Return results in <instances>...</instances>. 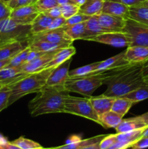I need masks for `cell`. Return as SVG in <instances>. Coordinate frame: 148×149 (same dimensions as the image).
<instances>
[{"label": "cell", "instance_id": "22", "mask_svg": "<svg viewBox=\"0 0 148 149\" xmlns=\"http://www.w3.org/2000/svg\"><path fill=\"white\" fill-rule=\"evenodd\" d=\"M75 52H76L75 48L73 47L72 45L59 49L55 55L53 59L46 65V68H55V67L57 66L59 64L62 63L69 58H72L75 55Z\"/></svg>", "mask_w": 148, "mask_h": 149}, {"label": "cell", "instance_id": "5", "mask_svg": "<svg viewBox=\"0 0 148 149\" xmlns=\"http://www.w3.org/2000/svg\"><path fill=\"white\" fill-rule=\"evenodd\" d=\"M31 35L30 26L18 24L10 17L0 20V45L15 42H28Z\"/></svg>", "mask_w": 148, "mask_h": 149}, {"label": "cell", "instance_id": "29", "mask_svg": "<svg viewBox=\"0 0 148 149\" xmlns=\"http://www.w3.org/2000/svg\"><path fill=\"white\" fill-rule=\"evenodd\" d=\"M122 119H123V117L119 116L118 113H115L113 111H110L100 116V125L106 129H108V128L115 129L120 123Z\"/></svg>", "mask_w": 148, "mask_h": 149}, {"label": "cell", "instance_id": "16", "mask_svg": "<svg viewBox=\"0 0 148 149\" xmlns=\"http://www.w3.org/2000/svg\"><path fill=\"white\" fill-rule=\"evenodd\" d=\"M115 98L116 97L106 96L102 94L95 97L91 96L89 97V100L94 111L100 118L102 115L111 111L112 106Z\"/></svg>", "mask_w": 148, "mask_h": 149}, {"label": "cell", "instance_id": "59", "mask_svg": "<svg viewBox=\"0 0 148 149\" xmlns=\"http://www.w3.org/2000/svg\"><path fill=\"white\" fill-rule=\"evenodd\" d=\"M36 149H47V148H43V147H41V148H36Z\"/></svg>", "mask_w": 148, "mask_h": 149}, {"label": "cell", "instance_id": "8", "mask_svg": "<svg viewBox=\"0 0 148 149\" xmlns=\"http://www.w3.org/2000/svg\"><path fill=\"white\" fill-rule=\"evenodd\" d=\"M32 40L46 41L52 43L62 45L66 47L71 46L73 42V41L65 33V29L62 27L53 30L46 31L36 35H31L28 42Z\"/></svg>", "mask_w": 148, "mask_h": 149}, {"label": "cell", "instance_id": "47", "mask_svg": "<svg viewBox=\"0 0 148 149\" xmlns=\"http://www.w3.org/2000/svg\"><path fill=\"white\" fill-rule=\"evenodd\" d=\"M110 1H118V2L122 3L128 7H133V6L142 5L147 0H110Z\"/></svg>", "mask_w": 148, "mask_h": 149}, {"label": "cell", "instance_id": "57", "mask_svg": "<svg viewBox=\"0 0 148 149\" xmlns=\"http://www.w3.org/2000/svg\"><path fill=\"white\" fill-rule=\"evenodd\" d=\"M142 5H144V6H146V7H148V0H147V1H145V2L143 3V4H142Z\"/></svg>", "mask_w": 148, "mask_h": 149}, {"label": "cell", "instance_id": "12", "mask_svg": "<svg viewBox=\"0 0 148 149\" xmlns=\"http://www.w3.org/2000/svg\"><path fill=\"white\" fill-rule=\"evenodd\" d=\"M129 61L126 60V55H125V51L122 52L112 58H108L105 61H100L99 65H97V69L89 75H95L100 73L104 72V71H110V70L117 69L119 68H123L126 65H130ZM88 75V76H89Z\"/></svg>", "mask_w": 148, "mask_h": 149}, {"label": "cell", "instance_id": "36", "mask_svg": "<svg viewBox=\"0 0 148 149\" xmlns=\"http://www.w3.org/2000/svg\"><path fill=\"white\" fill-rule=\"evenodd\" d=\"M62 11V16L65 19L72 17L79 12L80 7L75 4H67L59 6Z\"/></svg>", "mask_w": 148, "mask_h": 149}, {"label": "cell", "instance_id": "43", "mask_svg": "<svg viewBox=\"0 0 148 149\" xmlns=\"http://www.w3.org/2000/svg\"><path fill=\"white\" fill-rule=\"evenodd\" d=\"M131 149H145L148 148V137H141L135 141L131 146Z\"/></svg>", "mask_w": 148, "mask_h": 149}, {"label": "cell", "instance_id": "52", "mask_svg": "<svg viewBox=\"0 0 148 149\" xmlns=\"http://www.w3.org/2000/svg\"><path fill=\"white\" fill-rule=\"evenodd\" d=\"M11 59H8V60H5V61H0V70L2 69V68H4L7 65H8V64L10 63Z\"/></svg>", "mask_w": 148, "mask_h": 149}, {"label": "cell", "instance_id": "15", "mask_svg": "<svg viewBox=\"0 0 148 149\" xmlns=\"http://www.w3.org/2000/svg\"><path fill=\"white\" fill-rule=\"evenodd\" d=\"M126 58L131 64H144L148 61V47L130 46L125 50Z\"/></svg>", "mask_w": 148, "mask_h": 149}, {"label": "cell", "instance_id": "50", "mask_svg": "<svg viewBox=\"0 0 148 149\" xmlns=\"http://www.w3.org/2000/svg\"><path fill=\"white\" fill-rule=\"evenodd\" d=\"M100 143H97L91 144V145L87 146H85V147H83V148H81V149H100Z\"/></svg>", "mask_w": 148, "mask_h": 149}, {"label": "cell", "instance_id": "21", "mask_svg": "<svg viewBox=\"0 0 148 149\" xmlns=\"http://www.w3.org/2000/svg\"><path fill=\"white\" fill-rule=\"evenodd\" d=\"M53 19L44 13H39L30 25L32 35H36L48 30Z\"/></svg>", "mask_w": 148, "mask_h": 149}, {"label": "cell", "instance_id": "54", "mask_svg": "<svg viewBox=\"0 0 148 149\" xmlns=\"http://www.w3.org/2000/svg\"><path fill=\"white\" fill-rule=\"evenodd\" d=\"M71 1H72V2L73 3V4L81 7L82 4H84V3L85 2L86 0H71Z\"/></svg>", "mask_w": 148, "mask_h": 149}, {"label": "cell", "instance_id": "6", "mask_svg": "<svg viewBox=\"0 0 148 149\" xmlns=\"http://www.w3.org/2000/svg\"><path fill=\"white\" fill-rule=\"evenodd\" d=\"M64 113L90 119L100 125V118L93 109L89 98L68 95L65 100Z\"/></svg>", "mask_w": 148, "mask_h": 149}, {"label": "cell", "instance_id": "56", "mask_svg": "<svg viewBox=\"0 0 148 149\" xmlns=\"http://www.w3.org/2000/svg\"><path fill=\"white\" fill-rule=\"evenodd\" d=\"M7 85H10L8 82L7 81H0V90L4 87V86H7Z\"/></svg>", "mask_w": 148, "mask_h": 149}, {"label": "cell", "instance_id": "31", "mask_svg": "<svg viewBox=\"0 0 148 149\" xmlns=\"http://www.w3.org/2000/svg\"><path fill=\"white\" fill-rule=\"evenodd\" d=\"M133 103L131 100L126 97H116L113 103L111 111L118 113L121 117H123L128 113Z\"/></svg>", "mask_w": 148, "mask_h": 149}, {"label": "cell", "instance_id": "45", "mask_svg": "<svg viewBox=\"0 0 148 149\" xmlns=\"http://www.w3.org/2000/svg\"><path fill=\"white\" fill-rule=\"evenodd\" d=\"M44 13L52 19L57 18V17H59L62 16V11H61V8L59 6H57V7H53V8L44 12Z\"/></svg>", "mask_w": 148, "mask_h": 149}, {"label": "cell", "instance_id": "1", "mask_svg": "<svg viewBox=\"0 0 148 149\" xmlns=\"http://www.w3.org/2000/svg\"><path fill=\"white\" fill-rule=\"evenodd\" d=\"M143 64H130L115 69L113 74L104 81L107 88L104 94L113 97H123L138 87L147 84L142 74Z\"/></svg>", "mask_w": 148, "mask_h": 149}, {"label": "cell", "instance_id": "41", "mask_svg": "<svg viewBox=\"0 0 148 149\" xmlns=\"http://www.w3.org/2000/svg\"><path fill=\"white\" fill-rule=\"evenodd\" d=\"M116 141L115 134L107 135L100 143V149H108Z\"/></svg>", "mask_w": 148, "mask_h": 149}, {"label": "cell", "instance_id": "20", "mask_svg": "<svg viewBox=\"0 0 148 149\" xmlns=\"http://www.w3.org/2000/svg\"><path fill=\"white\" fill-rule=\"evenodd\" d=\"M29 74L22 72L20 68H5L0 70V81H7L10 85L15 84L26 77Z\"/></svg>", "mask_w": 148, "mask_h": 149}, {"label": "cell", "instance_id": "11", "mask_svg": "<svg viewBox=\"0 0 148 149\" xmlns=\"http://www.w3.org/2000/svg\"><path fill=\"white\" fill-rule=\"evenodd\" d=\"M39 13V12L33 4L12 10L10 17L18 24L30 26Z\"/></svg>", "mask_w": 148, "mask_h": 149}, {"label": "cell", "instance_id": "40", "mask_svg": "<svg viewBox=\"0 0 148 149\" xmlns=\"http://www.w3.org/2000/svg\"><path fill=\"white\" fill-rule=\"evenodd\" d=\"M36 1L37 0H10L8 2H7V4L11 10H12L25 6L33 5L36 4Z\"/></svg>", "mask_w": 148, "mask_h": 149}, {"label": "cell", "instance_id": "27", "mask_svg": "<svg viewBox=\"0 0 148 149\" xmlns=\"http://www.w3.org/2000/svg\"><path fill=\"white\" fill-rule=\"evenodd\" d=\"M129 18L148 26V7L144 5L130 7Z\"/></svg>", "mask_w": 148, "mask_h": 149}, {"label": "cell", "instance_id": "14", "mask_svg": "<svg viewBox=\"0 0 148 149\" xmlns=\"http://www.w3.org/2000/svg\"><path fill=\"white\" fill-rule=\"evenodd\" d=\"M58 50L59 49L53 51V52H47L45 55H42V56L39 57L38 58H36L33 61L25 63L24 64L19 66L18 68H20L22 72L27 73V74L39 72V71L46 68V65L53 59L54 56H55V55Z\"/></svg>", "mask_w": 148, "mask_h": 149}, {"label": "cell", "instance_id": "7", "mask_svg": "<svg viewBox=\"0 0 148 149\" xmlns=\"http://www.w3.org/2000/svg\"><path fill=\"white\" fill-rule=\"evenodd\" d=\"M123 32L126 33L130 39L129 47H148V26L129 18L126 20Z\"/></svg>", "mask_w": 148, "mask_h": 149}, {"label": "cell", "instance_id": "55", "mask_svg": "<svg viewBox=\"0 0 148 149\" xmlns=\"http://www.w3.org/2000/svg\"><path fill=\"white\" fill-rule=\"evenodd\" d=\"M142 137H148V126H147L144 129L142 134Z\"/></svg>", "mask_w": 148, "mask_h": 149}, {"label": "cell", "instance_id": "42", "mask_svg": "<svg viewBox=\"0 0 148 149\" xmlns=\"http://www.w3.org/2000/svg\"><path fill=\"white\" fill-rule=\"evenodd\" d=\"M11 12V9L8 7L7 3L0 0V20L10 17Z\"/></svg>", "mask_w": 148, "mask_h": 149}, {"label": "cell", "instance_id": "3", "mask_svg": "<svg viewBox=\"0 0 148 149\" xmlns=\"http://www.w3.org/2000/svg\"><path fill=\"white\" fill-rule=\"evenodd\" d=\"M53 68H45L39 72L29 74L20 81L10 86V97L8 106H10L17 100L26 95L39 92L44 86L46 85V81Z\"/></svg>", "mask_w": 148, "mask_h": 149}, {"label": "cell", "instance_id": "33", "mask_svg": "<svg viewBox=\"0 0 148 149\" xmlns=\"http://www.w3.org/2000/svg\"><path fill=\"white\" fill-rule=\"evenodd\" d=\"M100 62H95L80 68H75L74 70L69 71V78H76V77H82L89 75L91 73L97 69V65Z\"/></svg>", "mask_w": 148, "mask_h": 149}, {"label": "cell", "instance_id": "32", "mask_svg": "<svg viewBox=\"0 0 148 149\" xmlns=\"http://www.w3.org/2000/svg\"><path fill=\"white\" fill-rule=\"evenodd\" d=\"M123 97L129 99L133 103L146 100L148 98V84L138 87L136 90L123 95Z\"/></svg>", "mask_w": 148, "mask_h": 149}, {"label": "cell", "instance_id": "10", "mask_svg": "<svg viewBox=\"0 0 148 149\" xmlns=\"http://www.w3.org/2000/svg\"><path fill=\"white\" fill-rule=\"evenodd\" d=\"M72 58H69L62 63L52 69L46 81V85L48 86H64L69 78V68Z\"/></svg>", "mask_w": 148, "mask_h": 149}, {"label": "cell", "instance_id": "58", "mask_svg": "<svg viewBox=\"0 0 148 149\" xmlns=\"http://www.w3.org/2000/svg\"><path fill=\"white\" fill-rule=\"evenodd\" d=\"M1 1H4V2H5V3H7V2H8V1H10V0H1Z\"/></svg>", "mask_w": 148, "mask_h": 149}, {"label": "cell", "instance_id": "46", "mask_svg": "<svg viewBox=\"0 0 148 149\" xmlns=\"http://www.w3.org/2000/svg\"><path fill=\"white\" fill-rule=\"evenodd\" d=\"M0 149H20L15 145L9 142L5 138L0 135Z\"/></svg>", "mask_w": 148, "mask_h": 149}, {"label": "cell", "instance_id": "51", "mask_svg": "<svg viewBox=\"0 0 148 149\" xmlns=\"http://www.w3.org/2000/svg\"><path fill=\"white\" fill-rule=\"evenodd\" d=\"M56 1L59 6H62L67 4H73L71 0H56Z\"/></svg>", "mask_w": 148, "mask_h": 149}, {"label": "cell", "instance_id": "49", "mask_svg": "<svg viewBox=\"0 0 148 149\" xmlns=\"http://www.w3.org/2000/svg\"><path fill=\"white\" fill-rule=\"evenodd\" d=\"M142 74L144 80L147 84H148V61L143 64L142 68Z\"/></svg>", "mask_w": 148, "mask_h": 149}, {"label": "cell", "instance_id": "44", "mask_svg": "<svg viewBox=\"0 0 148 149\" xmlns=\"http://www.w3.org/2000/svg\"><path fill=\"white\" fill-rule=\"evenodd\" d=\"M65 20H66V19H65V17H62V16L57 17V18H54L53 20H52V23H51L48 30H53V29H57L63 27L64 24H65Z\"/></svg>", "mask_w": 148, "mask_h": 149}, {"label": "cell", "instance_id": "2", "mask_svg": "<svg viewBox=\"0 0 148 149\" xmlns=\"http://www.w3.org/2000/svg\"><path fill=\"white\" fill-rule=\"evenodd\" d=\"M70 92L64 86L45 85L28 103L32 116L52 113H64L65 100Z\"/></svg>", "mask_w": 148, "mask_h": 149}, {"label": "cell", "instance_id": "18", "mask_svg": "<svg viewBox=\"0 0 148 149\" xmlns=\"http://www.w3.org/2000/svg\"><path fill=\"white\" fill-rule=\"evenodd\" d=\"M28 46V42H20L0 45V61L11 59Z\"/></svg>", "mask_w": 148, "mask_h": 149}, {"label": "cell", "instance_id": "24", "mask_svg": "<svg viewBox=\"0 0 148 149\" xmlns=\"http://www.w3.org/2000/svg\"><path fill=\"white\" fill-rule=\"evenodd\" d=\"M104 0H86L80 7L79 12L89 16L98 15L102 13Z\"/></svg>", "mask_w": 148, "mask_h": 149}, {"label": "cell", "instance_id": "25", "mask_svg": "<svg viewBox=\"0 0 148 149\" xmlns=\"http://www.w3.org/2000/svg\"><path fill=\"white\" fill-rule=\"evenodd\" d=\"M28 45L30 49L44 52H53V51L66 47V46H64L62 45H58V44L41 40L29 41V42H28Z\"/></svg>", "mask_w": 148, "mask_h": 149}, {"label": "cell", "instance_id": "38", "mask_svg": "<svg viewBox=\"0 0 148 149\" xmlns=\"http://www.w3.org/2000/svg\"><path fill=\"white\" fill-rule=\"evenodd\" d=\"M91 17V16H89V15H85V14H84V13H80V12H78V13H76L75 15H74L72 16V17L66 19L63 27H66V26H72V25L77 24V23L86 22V20H88Z\"/></svg>", "mask_w": 148, "mask_h": 149}, {"label": "cell", "instance_id": "9", "mask_svg": "<svg viewBox=\"0 0 148 149\" xmlns=\"http://www.w3.org/2000/svg\"><path fill=\"white\" fill-rule=\"evenodd\" d=\"M90 41L108 45L115 47H129L130 45V39L124 32H107L102 33L93 37Z\"/></svg>", "mask_w": 148, "mask_h": 149}, {"label": "cell", "instance_id": "35", "mask_svg": "<svg viewBox=\"0 0 148 149\" xmlns=\"http://www.w3.org/2000/svg\"><path fill=\"white\" fill-rule=\"evenodd\" d=\"M11 143L18 147L20 149H36L42 147L38 143L35 142L32 140L25 138L24 137H20L17 139L12 141Z\"/></svg>", "mask_w": 148, "mask_h": 149}, {"label": "cell", "instance_id": "23", "mask_svg": "<svg viewBox=\"0 0 148 149\" xmlns=\"http://www.w3.org/2000/svg\"><path fill=\"white\" fill-rule=\"evenodd\" d=\"M63 29H65V33L73 41L78 40V39L86 40L87 33L86 22L66 26L63 27Z\"/></svg>", "mask_w": 148, "mask_h": 149}, {"label": "cell", "instance_id": "34", "mask_svg": "<svg viewBox=\"0 0 148 149\" xmlns=\"http://www.w3.org/2000/svg\"><path fill=\"white\" fill-rule=\"evenodd\" d=\"M30 51V48L29 47V46H28L23 50L17 54L15 56L13 57L10 61V63L6 65L5 68H17V67L24 64L26 63V58H27L28 55L29 54Z\"/></svg>", "mask_w": 148, "mask_h": 149}, {"label": "cell", "instance_id": "39", "mask_svg": "<svg viewBox=\"0 0 148 149\" xmlns=\"http://www.w3.org/2000/svg\"><path fill=\"white\" fill-rule=\"evenodd\" d=\"M10 86H4L1 90H0V112L8 107V101L10 97Z\"/></svg>", "mask_w": 148, "mask_h": 149}, {"label": "cell", "instance_id": "19", "mask_svg": "<svg viewBox=\"0 0 148 149\" xmlns=\"http://www.w3.org/2000/svg\"><path fill=\"white\" fill-rule=\"evenodd\" d=\"M147 126H148V125H147L144 122V121L139 116H136V117L122 119L120 123L115 128V130L117 133H123V132H131V131L145 128Z\"/></svg>", "mask_w": 148, "mask_h": 149}, {"label": "cell", "instance_id": "48", "mask_svg": "<svg viewBox=\"0 0 148 149\" xmlns=\"http://www.w3.org/2000/svg\"><path fill=\"white\" fill-rule=\"evenodd\" d=\"M46 53H47V52H41V51H36V50H33V49H30V52H29V54L28 55L27 58H26V63L29 62V61H33V60L36 59V58H39V57L45 55Z\"/></svg>", "mask_w": 148, "mask_h": 149}, {"label": "cell", "instance_id": "13", "mask_svg": "<svg viewBox=\"0 0 148 149\" xmlns=\"http://www.w3.org/2000/svg\"><path fill=\"white\" fill-rule=\"evenodd\" d=\"M99 23L107 32H123L126 25V19L118 16L101 13L97 15Z\"/></svg>", "mask_w": 148, "mask_h": 149}, {"label": "cell", "instance_id": "30", "mask_svg": "<svg viewBox=\"0 0 148 149\" xmlns=\"http://www.w3.org/2000/svg\"><path fill=\"white\" fill-rule=\"evenodd\" d=\"M145 128L131 131V132H123V133H116V141L123 143L126 146L130 148L131 146L142 137V132Z\"/></svg>", "mask_w": 148, "mask_h": 149}, {"label": "cell", "instance_id": "17", "mask_svg": "<svg viewBox=\"0 0 148 149\" xmlns=\"http://www.w3.org/2000/svg\"><path fill=\"white\" fill-rule=\"evenodd\" d=\"M102 13L121 17L126 20L129 18V7L118 1L104 0Z\"/></svg>", "mask_w": 148, "mask_h": 149}, {"label": "cell", "instance_id": "26", "mask_svg": "<svg viewBox=\"0 0 148 149\" xmlns=\"http://www.w3.org/2000/svg\"><path fill=\"white\" fill-rule=\"evenodd\" d=\"M107 135H100L97 136L93 137V138H87L85 140H80V141H75L73 143H68L65 145L61 146L58 147H54V148H49L47 149H81L83 147L91 145V144L100 143Z\"/></svg>", "mask_w": 148, "mask_h": 149}, {"label": "cell", "instance_id": "53", "mask_svg": "<svg viewBox=\"0 0 148 149\" xmlns=\"http://www.w3.org/2000/svg\"><path fill=\"white\" fill-rule=\"evenodd\" d=\"M140 117L142 118V119L144 121V122H145L147 125H148V112L141 115Z\"/></svg>", "mask_w": 148, "mask_h": 149}, {"label": "cell", "instance_id": "60", "mask_svg": "<svg viewBox=\"0 0 148 149\" xmlns=\"http://www.w3.org/2000/svg\"><path fill=\"white\" fill-rule=\"evenodd\" d=\"M126 149H131V148H126Z\"/></svg>", "mask_w": 148, "mask_h": 149}, {"label": "cell", "instance_id": "28", "mask_svg": "<svg viewBox=\"0 0 148 149\" xmlns=\"http://www.w3.org/2000/svg\"><path fill=\"white\" fill-rule=\"evenodd\" d=\"M86 26L87 38L86 40L90 41L93 37L102 33H107L106 30H104L101 25L99 23L97 15L91 16L88 20L86 21Z\"/></svg>", "mask_w": 148, "mask_h": 149}, {"label": "cell", "instance_id": "37", "mask_svg": "<svg viewBox=\"0 0 148 149\" xmlns=\"http://www.w3.org/2000/svg\"><path fill=\"white\" fill-rule=\"evenodd\" d=\"M35 6L39 13H44L59 5L56 0H37Z\"/></svg>", "mask_w": 148, "mask_h": 149}, {"label": "cell", "instance_id": "4", "mask_svg": "<svg viewBox=\"0 0 148 149\" xmlns=\"http://www.w3.org/2000/svg\"><path fill=\"white\" fill-rule=\"evenodd\" d=\"M113 70L104 71L95 75L76 78H68L64 87L70 93H76L89 98L97 88L104 84L107 78L113 74Z\"/></svg>", "mask_w": 148, "mask_h": 149}]
</instances>
